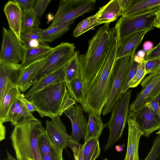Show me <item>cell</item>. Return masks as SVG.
<instances>
[{
    "label": "cell",
    "instance_id": "1",
    "mask_svg": "<svg viewBox=\"0 0 160 160\" xmlns=\"http://www.w3.org/2000/svg\"><path fill=\"white\" fill-rule=\"evenodd\" d=\"M118 43L117 32L113 28L106 59L98 72L85 86L86 98L82 108L88 114L94 112L101 115L108 101L114 78Z\"/></svg>",
    "mask_w": 160,
    "mask_h": 160
},
{
    "label": "cell",
    "instance_id": "2",
    "mask_svg": "<svg viewBox=\"0 0 160 160\" xmlns=\"http://www.w3.org/2000/svg\"><path fill=\"white\" fill-rule=\"evenodd\" d=\"M36 107L41 117L61 116L76 102L70 97L66 82L53 83L26 98Z\"/></svg>",
    "mask_w": 160,
    "mask_h": 160
},
{
    "label": "cell",
    "instance_id": "3",
    "mask_svg": "<svg viewBox=\"0 0 160 160\" xmlns=\"http://www.w3.org/2000/svg\"><path fill=\"white\" fill-rule=\"evenodd\" d=\"M109 24L99 28L89 40L86 52L79 55L80 78L84 87L99 71L107 56L111 32Z\"/></svg>",
    "mask_w": 160,
    "mask_h": 160
},
{
    "label": "cell",
    "instance_id": "4",
    "mask_svg": "<svg viewBox=\"0 0 160 160\" xmlns=\"http://www.w3.org/2000/svg\"><path fill=\"white\" fill-rule=\"evenodd\" d=\"M45 132L42 122L38 120L15 126L10 139L16 158L19 160H42L38 141Z\"/></svg>",
    "mask_w": 160,
    "mask_h": 160
},
{
    "label": "cell",
    "instance_id": "5",
    "mask_svg": "<svg viewBox=\"0 0 160 160\" xmlns=\"http://www.w3.org/2000/svg\"><path fill=\"white\" fill-rule=\"evenodd\" d=\"M160 6L140 14L130 17H121L114 27L118 42L133 33L148 29H153L156 13L159 12Z\"/></svg>",
    "mask_w": 160,
    "mask_h": 160
},
{
    "label": "cell",
    "instance_id": "6",
    "mask_svg": "<svg viewBox=\"0 0 160 160\" xmlns=\"http://www.w3.org/2000/svg\"><path fill=\"white\" fill-rule=\"evenodd\" d=\"M96 1L94 0H62L48 28L69 22L73 23L76 19L93 10Z\"/></svg>",
    "mask_w": 160,
    "mask_h": 160
},
{
    "label": "cell",
    "instance_id": "7",
    "mask_svg": "<svg viewBox=\"0 0 160 160\" xmlns=\"http://www.w3.org/2000/svg\"><path fill=\"white\" fill-rule=\"evenodd\" d=\"M75 49L74 44L68 42H62L53 48L48 59L35 76L32 86L69 62L75 55Z\"/></svg>",
    "mask_w": 160,
    "mask_h": 160
},
{
    "label": "cell",
    "instance_id": "8",
    "mask_svg": "<svg viewBox=\"0 0 160 160\" xmlns=\"http://www.w3.org/2000/svg\"><path fill=\"white\" fill-rule=\"evenodd\" d=\"M131 56H125L116 59L114 67V76L112 88L108 101L101 112L103 116L111 112L115 104L121 98Z\"/></svg>",
    "mask_w": 160,
    "mask_h": 160
},
{
    "label": "cell",
    "instance_id": "9",
    "mask_svg": "<svg viewBox=\"0 0 160 160\" xmlns=\"http://www.w3.org/2000/svg\"><path fill=\"white\" fill-rule=\"evenodd\" d=\"M2 35L0 62L21 64L26 49L10 29L3 28Z\"/></svg>",
    "mask_w": 160,
    "mask_h": 160
},
{
    "label": "cell",
    "instance_id": "10",
    "mask_svg": "<svg viewBox=\"0 0 160 160\" xmlns=\"http://www.w3.org/2000/svg\"><path fill=\"white\" fill-rule=\"evenodd\" d=\"M24 68L21 64L0 62V102L10 89L18 87Z\"/></svg>",
    "mask_w": 160,
    "mask_h": 160
},
{
    "label": "cell",
    "instance_id": "11",
    "mask_svg": "<svg viewBox=\"0 0 160 160\" xmlns=\"http://www.w3.org/2000/svg\"><path fill=\"white\" fill-rule=\"evenodd\" d=\"M131 92L132 89H129L115 104L112 109L110 120L104 124L105 128H108L109 130L108 139L103 148L104 151H106L111 147V143L118 125L124 113L129 110Z\"/></svg>",
    "mask_w": 160,
    "mask_h": 160
},
{
    "label": "cell",
    "instance_id": "12",
    "mask_svg": "<svg viewBox=\"0 0 160 160\" xmlns=\"http://www.w3.org/2000/svg\"><path fill=\"white\" fill-rule=\"evenodd\" d=\"M128 117L135 120L143 133V135L147 138L154 131L160 129V118L152 112L145 103L138 111L129 112Z\"/></svg>",
    "mask_w": 160,
    "mask_h": 160
},
{
    "label": "cell",
    "instance_id": "13",
    "mask_svg": "<svg viewBox=\"0 0 160 160\" xmlns=\"http://www.w3.org/2000/svg\"><path fill=\"white\" fill-rule=\"evenodd\" d=\"M82 106L76 103L65 111L63 113L70 119L72 127L71 139L79 142L84 139L88 122Z\"/></svg>",
    "mask_w": 160,
    "mask_h": 160
},
{
    "label": "cell",
    "instance_id": "14",
    "mask_svg": "<svg viewBox=\"0 0 160 160\" xmlns=\"http://www.w3.org/2000/svg\"><path fill=\"white\" fill-rule=\"evenodd\" d=\"M46 120V133L57 148L62 152L68 147V142L71 139V135L67 133L66 128L62 122L60 116Z\"/></svg>",
    "mask_w": 160,
    "mask_h": 160
},
{
    "label": "cell",
    "instance_id": "15",
    "mask_svg": "<svg viewBox=\"0 0 160 160\" xmlns=\"http://www.w3.org/2000/svg\"><path fill=\"white\" fill-rule=\"evenodd\" d=\"M128 135L126 153L124 160H140L138 146L140 139L143 135L135 120L127 117Z\"/></svg>",
    "mask_w": 160,
    "mask_h": 160
},
{
    "label": "cell",
    "instance_id": "16",
    "mask_svg": "<svg viewBox=\"0 0 160 160\" xmlns=\"http://www.w3.org/2000/svg\"><path fill=\"white\" fill-rule=\"evenodd\" d=\"M4 12L6 16L10 29L22 43L21 38L22 10L13 0L5 4Z\"/></svg>",
    "mask_w": 160,
    "mask_h": 160
},
{
    "label": "cell",
    "instance_id": "17",
    "mask_svg": "<svg viewBox=\"0 0 160 160\" xmlns=\"http://www.w3.org/2000/svg\"><path fill=\"white\" fill-rule=\"evenodd\" d=\"M152 30L148 29L133 33L118 42L117 59L134 55L145 34Z\"/></svg>",
    "mask_w": 160,
    "mask_h": 160
},
{
    "label": "cell",
    "instance_id": "18",
    "mask_svg": "<svg viewBox=\"0 0 160 160\" xmlns=\"http://www.w3.org/2000/svg\"><path fill=\"white\" fill-rule=\"evenodd\" d=\"M38 120L26 109L21 100L18 98L9 111L7 122H10L15 127L30 121Z\"/></svg>",
    "mask_w": 160,
    "mask_h": 160
},
{
    "label": "cell",
    "instance_id": "19",
    "mask_svg": "<svg viewBox=\"0 0 160 160\" xmlns=\"http://www.w3.org/2000/svg\"><path fill=\"white\" fill-rule=\"evenodd\" d=\"M70 60L34 84L25 94V98H27L36 92L53 83L60 81L66 82V70Z\"/></svg>",
    "mask_w": 160,
    "mask_h": 160
},
{
    "label": "cell",
    "instance_id": "20",
    "mask_svg": "<svg viewBox=\"0 0 160 160\" xmlns=\"http://www.w3.org/2000/svg\"><path fill=\"white\" fill-rule=\"evenodd\" d=\"M50 54L25 68L19 78L18 86L21 92H25L32 86V80L35 76L40 68L47 61Z\"/></svg>",
    "mask_w": 160,
    "mask_h": 160
},
{
    "label": "cell",
    "instance_id": "21",
    "mask_svg": "<svg viewBox=\"0 0 160 160\" xmlns=\"http://www.w3.org/2000/svg\"><path fill=\"white\" fill-rule=\"evenodd\" d=\"M98 21L100 24L110 23L123 14L118 0H112L100 8L97 13Z\"/></svg>",
    "mask_w": 160,
    "mask_h": 160
},
{
    "label": "cell",
    "instance_id": "22",
    "mask_svg": "<svg viewBox=\"0 0 160 160\" xmlns=\"http://www.w3.org/2000/svg\"><path fill=\"white\" fill-rule=\"evenodd\" d=\"M159 6H160V0H130L129 6L121 17L137 16Z\"/></svg>",
    "mask_w": 160,
    "mask_h": 160
},
{
    "label": "cell",
    "instance_id": "23",
    "mask_svg": "<svg viewBox=\"0 0 160 160\" xmlns=\"http://www.w3.org/2000/svg\"><path fill=\"white\" fill-rule=\"evenodd\" d=\"M88 120L84 142L91 138H99L105 128L101 115L91 112L88 114Z\"/></svg>",
    "mask_w": 160,
    "mask_h": 160
},
{
    "label": "cell",
    "instance_id": "24",
    "mask_svg": "<svg viewBox=\"0 0 160 160\" xmlns=\"http://www.w3.org/2000/svg\"><path fill=\"white\" fill-rule=\"evenodd\" d=\"M18 87L10 89L0 102V122H7L8 114L13 103L21 94Z\"/></svg>",
    "mask_w": 160,
    "mask_h": 160
},
{
    "label": "cell",
    "instance_id": "25",
    "mask_svg": "<svg viewBox=\"0 0 160 160\" xmlns=\"http://www.w3.org/2000/svg\"><path fill=\"white\" fill-rule=\"evenodd\" d=\"M67 89L70 97L76 102L84 105L86 97L85 87L80 78L66 82Z\"/></svg>",
    "mask_w": 160,
    "mask_h": 160
},
{
    "label": "cell",
    "instance_id": "26",
    "mask_svg": "<svg viewBox=\"0 0 160 160\" xmlns=\"http://www.w3.org/2000/svg\"><path fill=\"white\" fill-rule=\"evenodd\" d=\"M73 23L69 22L43 29L41 33L42 40L45 42L50 43L59 38L69 30L70 26Z\"/></svg>",
    "mask_w": 160,
    "mask_h": 160
},
{
    "label": "cell",
    "instance_id": "27",
    "mask_svg": "<svg viewBox=\"0 0 160 160\" xmlns=\"http://www.w3.org/2000/svg\"><path fill=\"white\" fill-rule=\"evenodd\" d=\"M53 49V48L26 49L24 58L21 64L23 68L27 67L49 55Z\"/></svg>",
    "mask_w": 160,
    "mask_h": 160
},
{
    "label": "cell",
    "instance_id": "28",
    "mask_svg": "<svg viewBox=\"0 0 160 160\" xmlns=\"http://www.w3.org/2000/svg\"><path fill=\"white\" fill-rule=\"evenodd\" d=\"M160 81L158 80L155 81L142 88L140 92L137 94L134 100L130 105L129 112H135L142 107L153 89Z\"/></svg>",
    "mask_w": 160,
    "mask_h": 160
},
{
    "label": "cell",
    "instance_id": "29",
    "mask_svg": "<svg viewBox=\"0 0 160 160\" xmlns=\"http://www.w3.org/2000/svg\"><path fill=\"white\" fill-rule=\"evenodd\" d=\"M84 160H95L99 156L101 149L99 139L91 138L82 145Z\"/></svg>",
    "mask_w": 160,
    "mask_h": 160
},
{
    "label": "cell",
    "instance_id": "30",
    "mask_svg": "<svg viewBox=\"0 0 160 160\" xmlns=\"http://www.w3.org/2000/svg\"><path fill=\"white\" fill-rule=\"evenodd\" d=\"M39 18L32 8L22 10L21 33L32 28L38 27L40 24Z\"/></svg>",
    "mask_w": 160,
    "mask_h": 160
},
{
    "label": "cell",
    "instance_id": "31",
    "mask_svg": "<svg viewBox=\"0 0 160 160\" xmlns=\"http://www.w3.org/2000/svg\"><path fill=\"white\" fill-rule=\"evenodd\" d=\"M100 24L98 21L96 13L79 22L75 28L73 35L74 37H78Z\"/></svg>",
    "mask_w": 160,
    "mask_h": 160
},
{
    "label": "cell",
    "instance_id": "32",
    "mask_svg": "<svg viewBox=\"0 0 160 160\" xmlns=\"http://www.w3.org/2000/svg\"><path fill=\"white\" fill-rule=\"evenodd\" d=\"M79 52L76 51L70 60L65 72L66 82L80 78V68L79 60Z\"/></svg>",
    "mask_w": 160,
    "mask_h": 160
},
{
    "label": "cell",
    "instance_id": "33",
    "mask_svg": "<svg viewBox=\"0 0 160 160\" xmlns=\"http://www.w3.org/2000/svg\"><path fill=\"white\" fill-rule=\"evenodd\" d=\"M38 148L41 156L59 150L46 132L39 139Z\"/></svg>",
    "mask_w": 160,
    "mask_h": 160
},
{
    "label": "cell",
    "instance_id": "34",
    "mask_svg": "<svg viewBox=\"0 0 160 160\" xmlns=\"http://www.w3.org/2000/svg\"><path fill=\"white\" fill-rule=\"evenodd\" d=\"M134 55L131 56L124 84L121 93V98L127 92L129 88L128 87V84L134 77L137 71L138 63L136 62L134 60Z\"/></svg>",
    "mask_w": 160,
    "mask_h": 160
},
{
    "label": "cell",
    "instance_id": "35",
    "mask_svg": "<svg viewBox=\"0 0 160 160\" xmlns=\"http://www.w3.org/2000/svg\"><path fill=\"white\" fill-rule=\"evenodd\" d=\"M145 62V61L144 59L142 62L138 63L135 75L128 84L129 88L137 86L141 83L145 75L148 74L146 70Z\"/></svg>",
    "mask_w": 160,
    "mask_h": 160
},
{
    "label": "cell",
    "instance_id": "36",
    "mask_svg": "<svg viewBox=\"0 0 160 160\" xmlns=\"http://www.w3.org/2000/svg\"><path fill=\"white\" fill-rule=\"evenodd\" d=\"M144 160H160V134L154 138L150 151Z\"/></svg>",
    "mask_w": 160,
    "mask_h": 160
},
{
    "label": "cell",
    "instance_id": "37",
    "mask_svg": "<svg viewBox=\"0 0 160 160\" xmlns=\"http://www.w3.org/2000/svg\"><path fill=\"white\" fill-rule=\"evenodd\" d=\"M23 45L26 49L39 48H50V47L46 42L42 41L21 38Z\"/></svg>",
    "mask_w": 160,
    "mask_h": 160
},
{
    "label": "cell",
    "instance_id": "38",
    "mask_svg": "<svg viewBox=\"0 0 160 160\" xmlns=\"http://www.w3.org/2000/svg\"><path fill=\"white\" fill-rule=\"evenodd\" d=\"M160 93L155 97L148 98L145 103L152 112L160 118Z\"/></svg>",
    "mask_w": 160,
    "mask_h": 160
},
{
    "label": "cell",
    "instance_id": "39",
    "mask_svg": "<svg viewBox=\"0 0 160 160\" xmlns=\"http://www.w3.org/2000/svg\"><path fill=\"white\" fill-rule=\"evenodd\" d=\"M82 145L71 139L68 141V147L72 150L75 160H84Z\"/></svg>",
    "mask_w": 160,
    "mask_h": 160
},
{
    "label": "cell",
    "instance_id": "40",
    "mask_svg": "<svg viewBox=\"0 0 160 160\" xmlns=\"http://www.w3.org/2000/svg\"><path fill=\"white\" fill-rule=\"evenodd\" d=\"M43 30L38 27L32 28L21 33V38L42 41L41 33Z\"/></svg>",
    "mask_w": 160,
    "mask_h": 160
},
{
    "label": "cell",
    "instance_id": "41",
    "mask_svg": "<svg viewBox=\"0 0 160 160\" xmlns=\"http://www.w3.org/2000/svg\"><path fill=\"white\" fill-rule=\"evenodd\" d=\"M51 0H37L33 10L39 18L43 16L47 6Z\"/></svg>",
    "mask_w": 160,
    "mask_h": 160
},
{
    "label": "cell",
    "instance_id": "42",
    "mask_svg": "<svg viewBox=\"0 0 160 160\" xmlns=\"http://www.w3.org/2000/svg\"><path fill=\"white\" fill-rule=\"evenodd\" d=\"M145 65L148 74H151L160 68V58L145 61Z\"/></svg>",
    "mask_w": 160,
    "mask_h": 160
},
{
    "label": "cell",
    "instance_id": "43",
    "mask_svg": "<svg viewBox=\"0 0 160 160\" xmlns=\"http://www.w3.org/2000/svg\"><path fill=\"white\" fill-rule=\"evenodd\" d=\"M160 58V42L151 50L146 53L144 59L145 61Z\"/></svg>",
    "mask_w": 160,
    "mask_h": 160
},
{
    "label": "cell",
    "instance_id": "44",
    "mask_svg": "<svg viewBox=\"0 0 160 160\" xmlns=\"http://www.w3.org/2000/svg\"><path fill=\"white\" fill-rule=\"evenodd\" d=\"M41 157L42 160H64L62 152L59 150L42 155Z\"/></svg>",
    "mask_w": 160,
    "mask_h": 160
},
{
    "label": "cell",
    "instance_id": "45",
    "mask_svg": "<svg viewBox=\"0 0 160 160\" xmlns=\"http://www.w3.org/2000/svg\"><path fill=\"white\" fill-rule=\"evenodd\" d=\"M22 9V10L33 9L36 0H13Z\"/></svg>",
    "mask_w": 160,
    "mask_h": 160
},
{
    "label": "cell",
    "instance_id": "46",
    "mask_svg": "<svg viewBox=\"0 0 160 160\" xmlns=\"http://www.w3.org/2000/svg\"><path fill=\"white\" fill-rule=\"evenodd\" d=\"M18 98L21 100L25 108L29 112L32 113L37 111L34 105L25 98L24 95L21 93Z\"/></svg>",
    "mask_w": 160,
    "mask_h": 160
},
{
    "label": "cell",
    "instance_id": "47",
    "mask_svg": "<svg viewBox=\"0 0 160 160\" xmlns=\"http://www.w3.org/2000/svg\"><path fill=\"white\" fill-rule=\"evenodd\" d=\"M142 47L143 50L147 52L153 48V44L151 41H147L144 42Z\"/></svg>",
    "mask_w": 160,
    "mask_h": 160
},
{
    "label": "cell",
    "instance_id": "48",
    "mask_svg": "<svg viewBox=\"0 0 160 160\" xmlns=\"http://www.w3.org/2000/svg\"><path fill=\"white\" fill-rule=\"evenodd\" d=\"M123 14L129 6L130 0H118Z\"/></svg>",
    "mask_w": 160,
    "mask_h": 160
},
{
    "label": "cell",
    "instance_id": "49",
    "mask_svg": "<svg viewBox=\"0 0 160 160\" xmlns=\"http://www.w3.org/2000/svg\"><path fill=\"white\" fill-rule=\"evenodd\" d=\"M159 93H160V81L157 84L153 89L150 93L148 98L155 97Z\"/></svg>",
    "mask_w": 160,
    "mask_h": 160
},
{
    "label": "cell",
    "instance_id": "50",
    "mask_svg": "<svg viewBox=\"0 0 160 160\" xmlns=\"http://www.w3.org/2000/svg\"><path fill=\"white\" fill-rule=\"evenodd\" d=\"M6 129L3 123L0 122V141H1L5 138Z\"/></svg>",
    "mask_w": 160,
    "mask_h": 160
},
{
    "label": "cell",
    "instance_id": "51",
    "mask_svg": "<svg viewBox=\"0 0 160 160\" xmlns=\"http://www.w3.org/2000/svg\"><path fill=\"white\" fill-rule=\"evenodd\" d=\"M153 26L160 29V12H158L156 13V18Z\"/></svg>",
    "mask_w": 160,
    "mask_h": 160
},
{
    "label": "cell",
    "instance_id": "52",
    "mask_svg": "<svg viewBox=\"0 0 160 160\" xmlns=\"http://www.w3.org/2000/svg\"><path fill=\"white\" fill-rule=\"evenodd\" d=\"M137 56L140 58L143 59L146 55V52L142 50H139L136 54Z\"/></svg>",
    "mask_w": 160,
    "mask_h": 160
},
{
    "label": "cell",
    "instance_id": "53",
    "mask_svg": "<svg viewBox=\"0 0 160 160\" xmlns=\"http://www.w3.org/2000/svg\"><path fill=\"white\" fill-rule=\"evenodd\" d=\"M7 158L5 160H19L16 158H15L9 152L8 150H6Z\"/></svg>",
    "mask_w": 160,
    "mask_h": 160
},
{
    "label": "cell",
    "instance_id": "54",
    "mask_svg": "<svg viewBox=\"0 0 160 160\" xmlns=\"http://www.w3.org/2000/svg\"><path fill=\"white\" fill-rule=\"evenodd\" d=\"M125 146L124 144L120 145H117L115 146V149L118 152H121L124 150L123 147Z\"/></svg>",
    "mask_w": 160,
    "mask_h": 160
},
{
    "label": "cell",
    "instance_id": "55",
    "mask_svg": "<svg viewBox=\"0 0 160 160\" xmlns=\"http://www.w3.org/2000/svg\"><path fill=\"white\" fill-rule=\"evenodd\" d=\"M133 58L135 62L138 63H139L142 62L144 59V58L143 59H141L140 58L137 56L136 54H135V55H134L133 56Z\"/></svg>",
    "mask_w": 160,
    "mask_h": 160
},
{
    "label": "cell",
    "instance_id": "56",
    "mask_svg": "<svg viewBox=\"0 0 160 160\" xmlns=\"http://www.w3.org/2000/svg\"><path fill=\"white\" fill-rule=\"evenodd\" d=\"M156 134H160V129L159 130L158 132H157L156 133Z\"/></svg>",
    "mask_w": 160,
    "mask_h": 160
},
{
    "label": "cell",
    "instance_id": "57",
    "mask_svg": "<svg viewBox=\"0 0 160 160\" xmlns=\"http://www.w3.org/2000/svg\"><path fill=\"white\" fill-rule=\"evenodd\" d=\"M103 160H108L107 158H105Z\"/></svg>",
    "mask_w": 160,
    "mask_h": 160
},
{
    "label": "cell",
    "instance_id": "58",
    "mask_svg": "<svg viewBox=\"0 0 160 160\" xmlns=\"http://www.w3.org/2000/svg\"><path fill=\"white\" fill-rule=\"evenodd\" d=\"M28 160H33L29 158V159H28Z\"/></svg>",
    "mask_w": 160,
    "mask_h": 160
},
{
    "label": "cell",
    "instance_id": "59",
    "mask_svg": "<svg viewBox=\"0 0 160 160\" xmlns=\"http://www.w3.org/2000/svg\"><path fill=\"white\" fill-rule=\"evenodd\" d=\"M159 12H160V10H159Z\"/></svg>",
    "mask_w": 160,
    "mask_h": 160
},
{
    "label": "cell",
    "instance_id": "60",
    "mask_svg": "<svg viewBox=\"0 0 160 160\" xmlns=\"http://www.w3.org/2000/svg\"></svg>",
    "mask_w": 160,
    "mask_h": 160
}]
</instances>
